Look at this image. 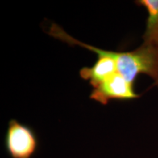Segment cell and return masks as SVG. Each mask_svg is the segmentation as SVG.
Instances as JSON below:
<instances>
[{
  "label": "cell",
  "mask_w": 158,
  "mask_h": 158,
  "mask_svg": "<svg viewBox=\"0 0 158 158\" xmlns=\"http://www.w3.org/2000/svg\"><path fill=\"white\" fill-rule=\"evenodd\" d=\"M109 54L115 60L118 73L130 82L134 84L139 75L144 74L158 86V49L143 43L133 51H109Z\"/></svg>",
  "instance_id": "6da1fadb"
},
{
  "label": "cell",
  "mask_w": 158,
  "mask_h": 158,
  "mask_svg": "<svg viewBox=\"0 0 158 158\" xmlns=\"http://www.w3.org/2000/svg\"><path fill=\"white\" fill-rule=\"evenodd\" d=\"M48 34L51 37L60 40L63 42L70 45H79L98 55V59L92 67H84L80 70V76L84 80L89 81L92 88L98 86L118 72L115 60L110 56L109 51L97 48L78 41L67 34L59 26L55 23L51 26Z\"/></svg>",
  "instance_id": "7a4b0ae2"
},
{
  "label": "cell",
  "mask_w": 158,
  "mask_h": 158,
  "mask_svg": "<svg viewBox=\"0 0 158 158\" xmlns=\"http://www.w3.org/2000/svg\"><path fill=\"white\" fill-rule=\"evenodd\" d=\"M5 144L11 158H31L36 152L38 140L30 127L11 119L6 131Z\"/></svg>",
  "instance_id": "3957f363"
},
{
  "label": "cell",
  "mask_w": 158,
  "mask_h": 158,
  "mask_svg": "<svg viewBox=\"0 0 158 158\" xmlns=\"http://www.w3.org/2000/svg\"><path fill=\"white\" fill-rule=\"evenodd\" d=\"M139 98L134 89V84L117 72L107 80L93 88L90 98L102 105L111 100H130Z\"/></svg>",
  "instance_id": "277c9868"
},
{
  "label": "cell",
  "mask_w": 158,
  "mask_h": 158,
  "mask_svg": "<svg viewBox=\"0 0 158 158\" xmlns=\"http://www.w3.org/2000/svg\"><path fill=\"white\" fill-rule=\"evenodd\" d=\"M135 3L146 9L148 14L143 43L158 49V0H138Z\"/></svg>",
  "instance_id": "5b68a950"
}]
</instances>
